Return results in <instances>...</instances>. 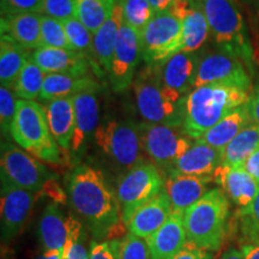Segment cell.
Wrapping results in <instances>:
<instances>
[{"instance_id":"22","label":"cell","mask_w":259,"mask_h":259,"mask_svg":"<svg viewBox=\"0 0 259 259\" xmlns=\"http://www.w3.org/2000/svg\"><path fill=\"white\" fill-rule=\"evenodd\" d=\"M171 212L173 210H171L169 197L166 191H163L150 202L139 208L126 227L132 234L147 239L164 225Z\"/></svg>"},{"instance_id":"6","label":"cell","mask_w":259,"mask_h":259,"mask_svg":"<svg viewBox=\"0 0 259 259\" xmlns=\"http://www.w3.org/2000/svg\"><path fill=\"white\" fill-rule=\"evenodd\" d=\"M11 138L25 151L52 164H61L65 153L52 136L45 107L36 101L18 100Z\"/></svg>"},{"instance_id":"5","label":"cell","mask_w":259,"mask_h":259,"mask_svg":"<svg viewBox=\"0 0 259 259\" xmlns=\"http://www.w3.org/2000/svg\"><path fill=\"white\" fill-rule=\"evenodd\" d=\"M231 200L221 189L210 190L184 213L190 246L209 252L222 247L228 228Z\"/></svg>"},{"instance_id":"2","label":"cell","mask_w":259,"mask_h":259,"mask_svg":"<svg viewBox=\"0 0 259 259\" xmlns=\"http://www.w3.org/2000/svg\"><path fill=\"white\" fill-rule=\"evenodd\" d=\"M250 93L238 87L209 84L198 87L185 97L183 130L197 141L227 114L248 102Z\"/></svg>"},{"instance_id":"4","label":"cell","mask_w":259,"mask_h":259,"mask_svg":"<svg viewBox=\"0 0 259 259\" xmlns=\"http://www.w3.org/2000/svg\"><path fill=\"white\" fill-rule=\"evenodd\" d=\"M205 15L219 51L231 54L253 72L252 48L242 14L234 0H194Z\"/></svg>"},{"instance_id":"12","label":"cell","mask_w":259,"mask_h":259,"mask_svg":"<svg viewBox=\"0 0 259 259\" xmlns=\"http://www.w3.org/2000/svg\"><path fill=\"white\" fill-rule=\"evenodd\" d=\"M209 84L238 87L248 92L251 89V73L240 59L218 51L200 57L193 89Z\"/></svg>"},{"instance_id":"32","label":"cell","mask_w":259,"mask_h":259,"mask_svg":"<svg viewBox=\"0 0 259 259\" xmlns=\"http://www.w3.org/2000/svg\"><path fill=\"white\" fill-rule=\"evenodd\" d=\"M118 2L120 0H76V18L95 34L111 17Z\"/></svg>"},{"instance_id":"46","label":"cell","mask_w":259,"mask_h":259,"mask_svg":"<svg viewBox=\"0 0 259 259\" xmlns=\"http://www.w3.org/2000/svg\"><path fill=\"white\" fill-rule=\"evenodd\" d=\"M245 168L248 173L251 174L252 178L259 183V145L255 148V150L251 154V156L245 162Z\"/></svg>"},{"instance_id":"7","label":"cell","mask_w":259,"mask_h":259,"mask_svg":"<svg viewBox=\"0 0 259 259\" xmlns=\"http://www.w3.org/2000/svg\"><path fill=\"white\" fill-rule=\"evenodd\" d=\"M0 177L16 186L37 194H47L53 202L61 203L65 194L57 178L36 157L10 142H3L0 151Z\"/></svg>"},{"instance_id":"49","label":"cell","mask_w":259,"mask_h":259,"mask_svg":"<svg viewBox=\"0 0 259 259\" xmlns=\"http://www.w3.org/2000/svg\"><path fill=\"white\" fill-rule=\"evenodd\" d=\"M219 259H245V258L241 250H239V248H235V247H231L227 251L223 252L222 255Z\"/></svg>"},{"instance_id":"51","label":"cell","mask_w":259,"mask_h":259,"mask_svg":"<svg viewBox=\"0 0 259 259\" xmlns=\"http://www.w3.org/2000/svg\"><path fill=\"white\" fill-rule=\"evenodd\" d=\"M255 14H257V19L259 23V0H257V8H255Z\"/></svg>"},{"instance_id":"16","label":"cell","mask_w":259,"mask_h":259,"mask_svg":"<svg viewBox=\"0 0 259 259\" xmlns=\"http://www.w3.org/2000/svg\"><path fill=\"white\" fill-rule=\"evenodd\" d=\"M99 87L84 90L73 96L74 131L71 141L70 151L80 153L85 148L88 139L94 137L99 128L100 105L97 99Z\"/></svg>"},{"instance_id":"41","label":"cell","mask_w":259,"mask_h":259,"mask_svg":"<svg viewBox=\"0 0 259 259\" xmlns=\"http://www.w3.org/2000/svg\"><path fill=\"white\" fill-rule=\"evenodd\" d=\"M42 0H2V17L21 14H40Z\"/></svg>"},{"instance_id":"23","label":"cell","mask_w":259,"mask_h":259,"mask_svg":"<svg viewBox=\"0 0 259 259\" xmlns=\"http://www.w3.org/2000/svg\"><path fill=\"white\" fill-rule=\"evenodd\" d=\"M222 151L210 145L194 141L192 147L174 164L170 173L185 176L212 177L213 171L221 166Z\"/></svg>"},{"instance_id":"48","label":"cell","mask_w":259,"mask_h":259,"mask_svg":"<svg viewBox=\"0 0 259 259\" xmlns=\"http://www.w3.org/2000/svg\"><path fill=\"white\" fill-rule=\"evenodd\" d=\"M148 2L157 14V12L167 11L171 3H173V0H148Z\"/></svg>"},{"instance_id":"19","label":"cell","mask_w":259,"mask_h":259,"mask_svg":"<svg viewBox=\"0 0 259 259\" xmlns=\"http://www.w3.org/2000/svg\"><path fill=\"white\" fill-rule=\"evenodd\" d=\"M31 58L45 73H69L88 76L90 58L87 54L66 48L41 47L31 53Z\"/></svg>"},{"instance_id":"29","label":"cell","mask_w":259,"mask_h":259,"mask_svg":"<svg viewBox=\"0 0 259 259\" xmlns=\"http://www.w3.org/2000/svg\"><path fill=\"white\" fill-rule=\"evenodd\" d=\"M29 50L2 36L0 41V82L2 87L14 90L15 83L24 65L30 59Z\"/></svg>"},{"instance_id":"40","label":"cell","mask_w":259,"mask_h":259,"mask_svg":"<svg viewBox=\"0 0 259 259\" xmlns=\"http://www.w3.org/2000/svg\"><path fill=\"white\" fill-rule=\"evenodd\" d=\"M41 15L60 22L76 17V0H42Z\"/></svg>"},{"instance_id":"43","label":"cell","mask_w":259,"mask_h":259,"mask_svg":"<svg viewBox=\"0 0 259 259\" xmlns=\"http://www.w3.org/2000/svg\"><path fill=\"white\" fill-rule=\"evenodd\" d=\"M194 8H197L194 0H173L167 11L183 22Z\"/></svg>"},{"instance_id":"45","label":"cell","mask_w":259,"mask_h":259,"mask_svg":"<svg viewBox=\"0 0 259 259\" xmlns=\"http://www.w3.org/2000/svg\"><path fill=\"white\" fill-rule=\"evenodd\" d=\"M247 108L250 112L252 122L259 125V84L250 94V99L247 102Z\"/></svg>"},{"instance_id":"37","label":"cell","mask_w":259,"mask_h":259,"mask_svg":"<svg viewBox=\"0 0 259 259\" xmlns=\"http://www.w3.org/2000/svg\"><path fill=\"white\" fill-rule=\"evenodd\" d=\"M41 47L71 50L63 22L41 16Z\"/></svg>"},{"instance_id":"30","label":"cell","mask_w":259,"mask_h":259,"mask_svg":"<svg viewBox=\"0 0 259 259\" xmlns=\"http://www.w3.org/2000/svg\"><path fill=\"white\" fill-rule=\"evenodd\" d=\"M259 145V125L251 124L242 130L222 150V163L228 166H244Z\"/></svg>"},{"instance_id":"47","label":"cell","mask_w":259,"mask_h":259,"mask_svg":"<svg viewBox=\"0 0 259 259\" xmlns=\"http://www.w3.org/2000/svg\"><path fill=\"white\" fill-rule=\"evenodd\" d=\"M240 250L245 259H259V239L244 241L240 246Z\"/></svg>"},{"instance_id":"27","label":"cell","mask_w":259,"mask_h":259,"mask_svg":"<svg viewBox=\"0 0 259 259\" xmlns=\"http://www.w3.org/2000/svg\"><path fill=\"white\" fill-rule=\"evenodd\" d=\"M251 124H253V122H252L247 103H246V105L238 107L229 114H227L221 121H219L197 141L222 151L236 136L240 134L242 130Z\"/></svg>"},{"instance_id":"38","label":"cell","mask_w":259,"mask_h":259,"mask_svg":"<svg viewBox=\"0 0 259 259\" xmlns=\"http://www.w3.org/2000/svg\"><path fill=\"white\" fill-rule=\"evenodd\" d=\"M242 240L250 241L259 239V191L247 208L239 210Z\"/></svg>"},{"instance_id":"50","label":"cell","mask_w":259,"mask_h":259,"mask_svg":"<svg viewBox=\"0 0 259 259\" xmlns=\"http://www.w3.org/2000/svg\"><path fill=\"white\" fill-rule=\"evenodd\" d=\"M60 253L58 252H51V251H42V253L37 259H59Z\"/></svg>"},{"instance_id":"18","label":"cell","mask_w":259,"mask_h":259,"mask_svg":"<svg viewBox=\"0 0 259 259\" xmlns=\"http://www.w3.org/2000/svg\"><path fill=\"white\" fill-rule=\"evenodd\" d=\"M145 240L151 259H173L189 245L184 213L171 212L164 225Z\"/></svg>"},{"instance_id":"10","label":"cell","mask_w":259,"mask_h":259,"mask_svg":"<svg viewBox=\"0 0 259 259\" xmlns=\"http://www.w3.org/2000/svg\"><path fill=\"white\" fill-rule=\"evenodd\" d=\"M143 151L161 171L170 173L177 161L192 147L194 139L183 127L139 122Z\"/></svg>"},{"instance_id":"13","label":"cell","mask_w":259,"mask_h":259,"mask_svg":"<svg viewBox=\"0 0 259 259\" xmlns=\"http://www.w3.org/2000/svg\"><path fill=\"white\" fill-rule=\"evenodd\" d=\"M37 193L16 186L2 177V240L5 244L17 238L30 215Z\"/></svg>"},{"instance_id":"28","label":"cell","mask_w":259,"mask_h":259,"mask_svg":"<svg viewBox=\"0 0 259 259\" xmlns=\"http://www.w3.org/2000/svg\"><path fill=\"white\" fill-rule=\"evenodd\" d=\"M94 87L99 85L90 74L78 76V74L69 73H46L44 88L38 100L47 103L63 97H73L78 93Z\"/></svg>"},{"instance_id":"14","label":"cell","mask_w":259,"mask_h":259,"mask_svg":"<svg viewBox=\"0 0 259 259\" xmlns=\"http://www.w3.org/2000/svg\"><path fill=\"white\" fill-rule=\"evenodd\" d=\"M142 58L139 31L125 23L119 31V37L109 67V82L114 92L121 93L134 84L136 70Z\"/></svg>"},{"instance_id":"9","label":"cell","mask_w":259,"mask_h":259,"mask_svg":"<svg viewBox=\"0 0 259 259\" xmlns=\"http://www.w3.org/2000/svg\"><path fill=\"white\" fill-rule=\"evenodd\" d=\"M94 139L102 153L125 171L144 162L139 124L108 120L99 126Z\"/></svg>"},{"instance_id":"8","label":"cell","mask_w":259,"mask_h":259,"mask_svg":"<svg viewBox=\"0 0 259 259\" xmlns=\"http://www.w3.org/2000/svg\"><path fill=\"white\" fill-rule=\"evenodd\" d=\"M164 184L162 171L150 162H142L122 173L115 192L125 226L139 208L163 192Z\"/></svg>"},{"instance_id":"25","label":"cell","mask_w":259,"mask_h":259,"mask_svg":"<svg viewBox=\"0 0 259 259\" xmlns=\"http://www.w3.org/2000/svg\"><path fill=\"white\" fill-rule=\"evenodd\" d=\"M48 127L54 141L65 151H69L74 131L73 97H63L45 106Z\"/></svg>"},{"instance_id":"15","label":"cell","mask_w":259,"mask_h":259,"mask_svg":"<svg viewBox=\"0 0 259 259\" xmlns=\"http://www.w3.org/2000/svg\"><path fill=\"white\" fill-rule=\"evenodd\" d=\"M213 183L220 185L228 199L239 208H247L257 196L259 183L246 170L245 166H228L221 163L212 174Z\"/></svg>"},{"instance_id":"11","label":"cell","mask_w":259,"mask_h":259,"mask_svg":"<svg viewBox=\"0 0 259 259\" xmlns=\"http://www.w3.org/2000/svg\"><path fill=\"white\" fill-rule=\"evenodd\" d=\"M139 37L145 64H161L181 51L183 22L169 11L157 12L139 32Z\"/></svg>"},{"instance_id":"1","label":"cell","mask_w":259,"mask_h":259,"mask_svg":"<svg viewBox=\"0 0 259 259\" xmlns=\"http://www.w3.org/2000/svg\"><path fill=\"white\" fill-rule=\"evenodd\" d=\"M66 193L71 208L94 239L99 241L119 236V227L124 223L120 204L101 170L90 164H79L67 177Z\"/></svg>"},{"instance_id":"36","label":"cell","mask_w":259,"mask_h":259,"mask_svg":"<svg viewBox=\"0 0 259 259\" xmlns=\"http://www.w3.org/2000/svg\"><path fill=\"white\" fill-rule=\"evenodd\" d=\"M155 14L156 12L148 0H124V23L139 32Z\"/></svg>"},{"instance_id":"33","label":"cell","mask_w":259,"mask_h":259,"mask_svg":"<svg viewBox=\"0 0 259 259\" xmlns=\"http://www.w3.org/2000/svg\"><path fill=\"white\" fill-rule=\"evenodd\" d=\"M45 78L46 73L30 57L15 83L14 92L16 96L19 97V100L35 101L40 97Z\"/></svg>"},{"instance_id":"3","label":"cell","mask_w":259,"mask_h":259,"mask_svg":"<svg viewBox=\"0 0 259 259\" xmlns=\"http://www.w3.org/2000/svg\"><path fill=\"white\" fill-rule=\"evenodd\" d=\"M139 114L144 121L170 127H183L186 95L167 87L161 78L158 64H147L134 80Z\"/></svg>"},{"instance_id":"31","label":"cell","mask_w":259,"mask_h":259,"mask_svg":"<svg viewBox=\"0 0 259 259\" xmlns=\"http://www.w3.org/2000/svg\"><path fill=\"white\" fill-rule=\"evenodd\" d=\"M210 35L211 31L208 19L197 6L183 21V45L180 52L197 53L206 44Z\"/></svg>"},{"instance_id":"34","label":"cell","mask_w":259,"mask_h":259,"mask_svg":"<svg viewBox=\"0 0 259 259\" xmlns=\"http://www.w3.org/2000/svg\"><path fill=\"white\" fill-rule=\"evenodd\" d=\"M115 259H151L148 242L145 239L126 233L121 238L113 239L109 241Z\"/></svg>"},{"instance_id":"35","label":"cell","mask_w":259,"mask_h":259,"mask_svg":"<svg viewBox=\"0 0 259 259\" xmlns=\"http://www.w3.org/2000/svg\"><path fill=\"white\" fill-rule=\"evenodd\" d=\"M63 23L71 50L80 52V53L87 54L88 57L90 54L93 56V32L76 17L71 18L69 21H65Z\"/></svg>"},{"instance_id":"44","label":"cell","mask_w":259,"mask_h":259,"mask_svg":"<svg viewBox=\"0 0 259 259\" xmlns=\"http://www.w3.org/2000/svg\"><path fill=\"white\" fill-rule=\"evenodd\" d=\"M173 259H213L212 252L202 250L187 245L183 251L179 252Z\"/></svg>"},{"instance_id":"21","label":"cell","mask_w":259,"mask_h":259,"mask_svg":"<svg viewBox=\"0 0 259 259\" xmlns=\"http://www.w3.org/2000/svg\"><path fill=\"white\" fill-rule=\"evenodd\" d=\"M199 59L197 53L179 52L158 64L163 83L176 92L187 95L193 89Z\"/></svg>"},{"instance_id":"24","label":"cell","mask_w":259,"mask_h":259,"mask_svg":"<svg viewBox=\"0 0 259 259\" xmlns=\"http://www.w3.org/2000/svg\"><path fill=\"white\" fill-rule=\"evenodd\" d=\"M124 24V0L118 2L113 10L111 17L94 34L93 56L94 60L107 72L111 67L113 53H114L119 31Z\"/></svg>"},{"instance_id":"39","label":"cell","mask_w":259,"mask_h":259,"mask_svg":"<svg viewBox=\"0 0 259 259\" xmlns=\"http://www.w3.org/2000/svg\"><path fill=\"white\" fill-rule=\"evenodd\" d=\"M16 94L12 89L2 87L0 88V127L2 134L5 137L11 136V127L17 109Z\"/></svg>"},{"instance_id":"42","label":"cell","mask_w":259,"mask_h":259,"mask_svg":"<svg viewBox=\"0 0 259 259\" xmlns=\"http://www.w3.org/2000/svg\"><path fill=\"white\" fill-rule=\"evenodd\" d=\"M89 259H115L109 241L93 240L90 242Z\"/></svg>"},{"instance_id":"20","label":"cell","mask_w":259,"mask_h":259,"mask_svg":"<svg viewBox=\"0 0 259 259\" xmlns=\"http://www.w3.org/2000/svg\"><path fill=\"white\" fill-rule=\"evenodd\" d=\"M67 235L69 215H65L59 203H50L41 213L37 223V236L42 250L63 254Z\"/></svg>"},{"instance_id":"17","label":"cell","mask_w":259,"mask_h":259,"mask_svg":"<svg viewBox=\"0 0 259 259\" xmlns=\"http://www.w3.org/2000/svg\"><path fill=\"white\" fill-rule=\"evenodd\" d=\"M212 181V177L168 174L164 191L169 197L171 210L174 212L185 213L187 209L209 192V186Z\"/></svg>"},{"instance_id":"26","label":"cell","mask_w":259,"mask_h":259,"mask_svg":"<svg viewBox=\"0 0 259 259\" xmlns=\"http://www.w3.org/2000/svg\"><path fill=\"white\" fill-rule=\"evenodd\" d=\"M40 14H21L2 17V36L12 40L27 50L41 48Z\"/></svg>"}]
</instances>
